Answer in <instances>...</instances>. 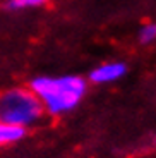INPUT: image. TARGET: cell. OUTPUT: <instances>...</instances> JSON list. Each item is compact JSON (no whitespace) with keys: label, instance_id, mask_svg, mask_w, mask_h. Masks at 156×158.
<instances>
[{"label":"cell","instance_id":"obj_1","mask_svg":"<svg viewBox=\"0 0 156 158\" xmlns=\"http://www.w3.org/2000/svg\"><path fill=\"white\" fill-rule=\"evenodd\" d=\"M29 89L38 96L45 114L59 117L72 112L86 96L88 81L82 76H38L29 83Z\"/></svg>","mask_w":156,"mask_h":158},{"label":"cell","instance_id":"obj_3","mask_svg":"<svg viewBox=\"0 0 156 158\" xmlns=\"http://www.w3.org/2000/svg\"><path fill=\"white\" fill-rule=\"evenodd\" d=\"M127 74V65L124 62L113 60V62H105L100 64L93 71L89 72V83L93 84H110L115 83L118 79H122Z\"/></svg>","mask_w":156,"mask_h":158},{"label":"cell","instance_id":"obj_4","mask_svg":"<svg viewBox=\"0 0 156 158\" xmlns=\"http://www.w3.org/2000/svg\"><path fill=\"white\" fill-rule=\"evenodd\" d=\"M26 132H27V129H24V127L0 120V148L10 146V144H16V143L23 141L26 138Z\"/></svg>","mask_w":156,"mask_h":158},{"label":"cell","instance_id":"obj_2","mask_svg":"<svg viewBox=\"0 0 156 158\" xmlns=\"http://www.w3.org/2000/svg\"><path fill=\"white\" fill-rule=\"evenodd\" d=\"M45 115L43 105L29 86H16L0 91V120L29 129L38 126Z\"/></svg>","mask_w":156,"mask_h":158},{"label":"cell","instance_id":"obj_5","mask_svg":"<svg viewBox=\"0 0 156 158\" xmlns=\"http://www.w3.org/2000/svg\"><path fill=\"white\" fill-rule=\"evenodd\" d=\"M48 0H7V9L10 10H27V9H39L47 5Z\"/></svg>","mask_w":156,"mask_h":158},{"label":"cell","instance_id":"obj_6","mask_svg":"<svg viewBox=\"0 0 156 158\" xmlns=\"http://www.w3.org/2000/svg\"><path fill=\"white\" fill-rule=\"evenodd\" d=\"M139 41L142 45H151L156 41V23H148L139 29Z\"/></svg>","mask_w":156,"mask_h":158}]
</instances>
